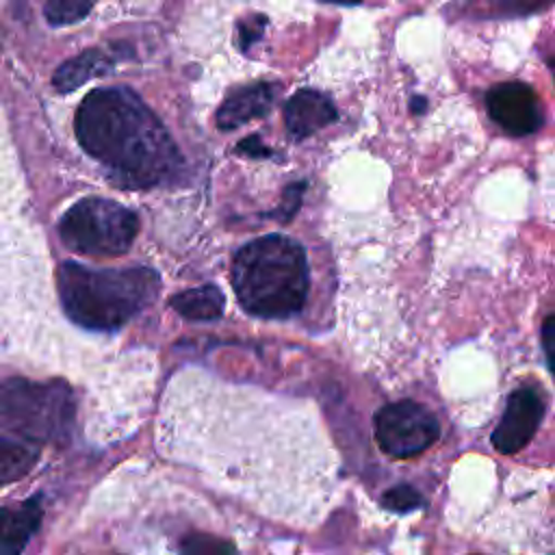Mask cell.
Segmentation results:
<instances>
[{
    "label": "cell",
    "instance_id": "6da1fadb",
    "mask_svg": "<svg viewBox=\"0 0 555 555\" xmlns=\"http://www.w3.org/2000/svg\"><path fill=\"white\" fill-rule=\"evenodd\" d=\"M76 137L124 189L171 182L184 160L156 113L128 87L93 89L76 111Z\"/></svg>",
    "mask_w": 555,
    "mask_h": 555
},
{
    "label": "cell",
    "instance_id": "7a4b0ae2",
    "mask_svg": "<svg viewBox=\"0 0 555 555\" xmlns=\"http://www.w3.org/2000/svg\"><path fill=\"white\" fill-rule=\"evenodd\" d=\"M232 286L238 304L260 319H288L308 297L310 271L304 247L282 234L243 245L232 260Z\"/></svg>",
    "mask_w": 555,
    "mask_h": 555
},
{
    "label": "cell",
    "instance_id": "3957f363",
    "mask_svg": "<svg viewBox=\"0 0 555 555\" xmlns=\"http://www.w3.org/2000/svg\"><path fill=\"white\" fill-rule=\"evenodd\" d=\"M56 286L61 306L76 325L113 332L156 299L160 275L150 267L91 269L63 262L56 271Z\"/></svg>",
    "mask_w": 555,
    "mask_h": 555
},
{
    "label": "cell",
    "instance_id": "277c9868",
    "mask_svg": "<svg viewBox=\"0 0 555 555\" xmlns=\"http://www.w3.org/2000/svg\"><path fill=\"white\" fill-rule=\"evenodd\" d=\"M74 395L63 382L4 379L0 384V431L39 447L69 434Z\"/></svg>",
    "mask_w": 555,
    "mask_h": 555
},
{
    "label": "cell",
    "instance_id": "5b68a950",
    "mask_svg": "<svg viewBox=\"0 0 555 555\" xmlns=\"http://www.w3.org/2000/svg\"><path fill=\"white\" fill-rule=\"evenodd\" d=\"M137 234V212L106 197L76 202L59 223V236L65 247L85 256H121L130 249Z\"/></svg>",
    "mask_w": 555,
    "mask_h": 555
},
{
    "label": "cell",
    "instance_id": "8992f818",
    "mask_svg": "<svg viewBox=\"0 0 555 555\" xmlns=\"http://www.w3.org/2000/svg\"><path fill=\"white\" fill-rule=\"evenodd\" d=\"M436 416L416 401H397L384 405L375 416L379 447L395 457H412L425 451L438 438Z\"/></svg>",
    "mask_w": 555,
    "mask_h": 555
},
{
    "label": "cell",
    "instance_id": "52a82bcc",
    "mask_svg": "<svg viewBox=\"0 0 555 555\" xmlns=\"http://www.w3.org/2000/svg\"><path fill=\"white\" fill-rule=\"evenodd\" d=\"M490 117L514 137H525L542 128L544 113L540 98L525 82H501L486 95Z\"/></svg>",
    "mask_w": 555,
    "mask_h": 555
},
{
    "label": "cell",
    "instance_id": "ba28073f",
    "mask_svg": "<svg viewBox=\"0 0 555 555\" xmlns=\"http://www.w3.org/2000/svg\"><path fill=\"white\" fill-rule=\"evenodd\" d=\"M544 414L542 395L527 386L509 395L505 414L492 434V444L499 453L520 451L535 434Z\"/></svg>",
    "mask_w": 555,
    "mask_h": 555
},
{
    "label": "cell",
    "instance_id": "9c48e42d",
    "mask_svg": "<svg viewBox=\"0 0 555 555\" xmlns=\"http://www.w3.org/2000/svg\"><path fill=\"white\" fill-rule=\"evenodd\" d=\"M338 117L334 102L317 89H299L284 106V124L293 139L301 141Z\"/></svg>",
    "mask_w": 555,
    "mask_h": 555
},
{
    "label": "cell",
    "instance_id": "30bf717a",
    "mask_svg": "<svg viewBox=\"0 0 555 555\" xmlns=\"http://www.w3.org/2000/svg\"><path fill=\"white\" fill-rule=\"evenodd\" d=\"M278 95L273 82H254L228 95L217 111V126L221 130H234L251 119L264 117Z\"/></svg>",
    "mask_w": 555,
    "mask_h": 555
},
{
    "label": "cell",
    "instance_id": "8fae6325",
    "mask_svg": "<svg viewBox=\"0 0 555 555\" xmlns=\"http://www.w3.org/2000/svg\"><path fill=\"white\" fill-rule=\"evenodd\" d=\"M43 509L39 496L20 505L0 507V555H22L33 533L39 529Z\"/></svg>",
    "mask_w": 555,
    "mask_h": 555
},
{
    "label": "cell",
    "instance_id": "7c38bea8",
    "mask_svg": "<svg viewBox=\"0 0 555 555\" xmlns=\"http://www.w3.org/2000/svg\"><path fill=\"white\" fill-rule=\"evenodd\" d=\"M115 65V56L100 50V48H89L85 52H80L78 56L65 61L52 76V85L56 91L67 93L78 89L80 85H85L87 80H91L93 76H102L106 72H111V67Z\"/></svg>",
    "mask_w": 555,
    "mask_h": 555
},
{
    "label": "cell",
    "instance_id": "4fadbf2b",
    "mask_svg": "<svg viewBox=\"0 0 555 555\" xmlns=\"http://www.w3.org/2000/svg\"><path fill=\"white\" fill-rule=\"evenodd\" d=\"M169 306L189 321H215L223 314L225 299L215 284H204L173 295Z\"/></svg>",
    "mask_w": 555,
    "mask_h": 555
},
{
    "label": "cell",
    "instance_id": "5bb4252c",
    "mask_svg": "<svg viewBox=\"0 0 555 555\" xmlns=\"http://www.w3.org/2000/svg\"><path fill=\"white\" fill-rule=\"evenodd\" d=\"M39 460V447L0 431V486L22 479Z\"/></svg>",
    "mask_w": 555,
    "mask_h": 555
},
{
    "label": "cell",
    "instance_id": "9a60e30c",
    "mask_svg": "<svg viewBox=\"0 0 555 555\" xmlns=\"http://www.w3.org/2000/svg\"><path fill=\"white\" fill-rule=\"evenodd\" d=\"M551 0H468V9L477 17H520L540 11Z\"/></svg>",
    "mask_w": 555,
    "mask_h": 555
},
{
    "label": "cell",
    "instance_id": "2e32d148",
    "mask_svg": "<svg viewBox=\"0 0 555 555\" xmlns=\"http://www.w3.org/2000/svg\"><path fill=\"white\" fill-rule=\"evenodd\" d=\"M95 0H43L46 20L52 26H69L89 15Z\"/></svg>",
    "mask_w": 555,
    "mask_h": 555
},
{
    "label": "cell",
    "instance_id": "e0dca14e",
    "mask_svg": "<svg viewBox=\"0 0 555 555\" xmlns=\"http://www.w3.org/2000/svg\"><path fill=\"white\" fill-rule=\"evenodd\" d=\"M180 555H236L234 546L221 538L206 535V533H193L184 538L180 546Z\"/></svg>",
    "mask_w": 555,
    "mask_h": 555
},
{
    "label": "cell",
    "instance_id": "ac0fdd59",
    "mask_svg": "<svg viewBox=\"0 0 555 555\" xmlns=\"http://www.w3.org/2000/svg\"><path fill=\"white\" fill-rule=\"evenodd\" d=\"M382 505H384L386 509H390V512L403 514V512H412V509L421 507V505H423V496H421L412 486L401 483V486H395V488H390V490L384 492Z\"/></svg>",
    "mask_w": 555,
    "mask_h": 555
},
{
    "label": "cell",
    "instance_id": "d6986e66",
    "mask_svg": "<svg viewBox=\"0 0 555 555\" xmlns=\"http://www.w3.org/2000/svg\"><path fill=\"white\" fill-rule=\"evenodd\" d=\"M264 22H267L264 17H258V15H256V17H251V20H247V22H243V24L238 26V33H241L238 43H241L243 50H249V46L260 39L262 30H264V26H262Z\"/></svg>",
    "mask_w": 555,
    "mask_h": 555
},
{
    "label": "cell",
    "instance_id": "ffe728a7",
    "mask_svg": "<svg viewBox=\"0 0 555 555\" xmlns=\"http://www.w3.org/2000/svg\"><path fill=\"white\" fill-rule=\"evenodd\" d=\"M236 152L245 154V156H251V158H267V156H271V150L258 137H247V139L238 141L236 143Z\"/></svg>",
    "mask_w": 555,
    "mask_h": 555
},
{
    "label": "cell",
    "instance_id": "44dd1931",
    "mask_svg": "<svg viewBox=\"0 0 555 555\" xmlns=\"http://www.w3.org/2000/svg\"><path fill=\"white\" fill-rule=\"evenodd\" d=\"M551 338H553V317H546L542 323V347L546 353V362L551 366V356H553V347H551Z\"/></svg>",
    "mask_w": 555,
    "mask_h": 555
},
{
    "label": "cell",
    "instance_id": "7402d4cb",
    "mask_svg": "<svg viewBox=\"0 0 555 555\" xmlns=\"http://www.w3.org/2000/svg\"><path fill=\"white\" fill-rule=\"evenodd\" d=\"M410 108H412L414 113H418V115H421V113L427 108V100H425V98H421V95H416V98H412Z\"/></svg>",
    "mask_w": 555,
    "mask_h": 555
},
{
    "label": "cell",
    "instance_id": "603a6c76",
    "mask_svg": "<svg viewBox=\"0 0 555 555\" xmlns=\"http://www.w3.org/2000/svg\"><path fill=\"white\" fill-rule=\"evenodd\" d=\"M325 2H334V4H345V7H351V4H358L362 0H325Z\"/></svg>",
    "mask_w": 555,
    "mask_h": 555
}]
</instances>
